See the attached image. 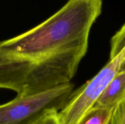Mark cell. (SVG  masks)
Returning <instances> with one entry per match:
<instances>
[{
	"label": "cell",
	"instance_id": "1",
	"mask_svg": "<svg viewBox=\"0 0 125 124\" xmlns=\"http://www.w3.org/2000/svg\"><path fill=\"white\" fill-rule=\"evenodd\" d=\"M102 8L103 0H68L39 25L0 41V89L29 96L70 83Z\"/></svg>",
	"mask_w": 125,
	"mask_h": 124
},
{
	"label": "cell",
	"instance_id": "5",
	"mask_svg": "<svg viewBox=\"0 0 125 124\" xmlns=\"http://www.w3.org/2000/svg\"><path fill=\"white\" fill-rule=\"evenodd\" d=\"M115 108L94 105L78 124H110Z\"/></svg>",
	"mask_w": 125,
	"mask_h": 124
},
{
	"label": "cell",
	"instance_id": "7",
	"mask_svg": "<svg viewBox=\"0 0 125 124\" xmlns=\"http://www.w3.org/2000/svg\"><path fill=\"white\" fill-rule=\"evenodd\" d=\"M110 124H125V99L114 109Z\"/></svg>",
	"mask_w": 125,
	"mask_h": 124
},
{
	"label": "cell",
	"instance_id": "3",
	"mask_svg": "<svg viewBox=\"0 0 125 124\" xmlns=\"http://www.w3.org/2000/svg\"><path fill=\"white\" fill-rule=\"evenodd\" d=\"M72 82L0 105V124H34L50 109L60 111L74 91Z\"/></svg>",
	"mask_w": 125,
	"mask_h": 124
},
{
	"label": "cell",
	"instance_id": "6",
	"mask_svg": "<svg viewBox=\"0 0 125 124\" xmlns=\"http://www.w3.org/2000/svg\"><path fill=\"white\" fill-rule=\"evenodd\" d=\"M59 111L50 109L40 117L34 124H61L58 117Z\"/></svg>",
	"mask_w": 125,
	"mask_h": 124
},
{
	"label": "cell",
	"instance_id": "8",
	"mask_svg": "<svg viewBox=\"0 0 125 124\" xmlns=\"http://www.w3.org/2000/svg\"><path fill=\"white\" fill-rule=\"evenodd\" d=\"M119 71H123L125 72V59L123 61V62L122 63V65H121L120 69Z\"/></svg>",
	"mask_w": 125,
	"mask_h": 124
},
{
	"label": "cell",
	"instance_id": "4",
	"mask_svg": "<svg viewBox=\"0 0 125 124\" xmlns=\"http://www.w3.org/2000/svg\"><path fill=\"white\" fill-rule=\"evenodd\" d=\"M125 99V72L119 71L98 98L95 105L115 107Z\"/></svg>",
	"mask_w": 125,
	"mask_h": 124
},
{
	"label": "cell",
	"instance_id": "2",
	"mask_svg": "<svg viewBox=\"0 0 125 124\" xmlns=\"http://www.w3.org/2000/svg\"><path fill=\"white\" fill-rule=\"evenodd\" d=\"M125 59V26H123L111 38L109 60L107 64L92 79L73 91L65 105L59 111L61 124H79L119 72Z\"/></svg>",
	"mask_w": 125,
	"mask_h": 124
}]
</instances>
